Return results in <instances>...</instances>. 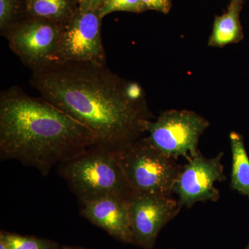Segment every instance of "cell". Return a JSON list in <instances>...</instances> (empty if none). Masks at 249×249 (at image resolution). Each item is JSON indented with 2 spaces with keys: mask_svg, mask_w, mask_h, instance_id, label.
I'll return each mask as SVG.
<instances>
[{
  "mask_svg": "<svg viewBox=\"0 0 249 249\" xmlns=\"http://www.w3.org/2000/svg\"><path fill=\"white\" fill-rule=\"evenodd\" d=\"M129 220L134 245L154 249L157 236L180 211L173 196L134 193L128 199Z\"/></svg>",
  "mask_w": 249,
  "mask_h": 249,
  "instance_id": "9c48e42d",
  "label": "cell"
},
{
  "mask_svg": "<svg viewBox=\"0 0 249 249\" xmlns=\"http://www.w3.org/2000/svg\"><path fill=\"white\" fill-rule=\"evenodd\" d=\"M73 1H74L75 3H76L77 6H78V8H79L80 7V6H82V5L83 4L85 0H73Z\"/></svg>",
  "mask_w": 249,
  "mask_h": 249,
  "instance_id": "44dd1931",
  "label": "cell"
},
{
  "mask_svg": "<svg viewBox=\"0 0 249 249\" xmlns=\"http://www.w3.org/2000/svg\"><path fill=\"white\" fill-rule=\"evenodd\" d=\"M96 145L90 129L43 98L17 86L0 94V154L47 176Z\"/></svg>",
  "mask_w": 249,
  "mask_h": 249,
  "instance_id": "7a4b0ae2",
  "label": "cell"
},
{
  "mask_svg": "<svg viewBox=\"0 0 249 249\" xmlns=\"http://www.w3.org/2000/svg\"><path fill=\"white\" fill-rule=\"evenodd\" d=\"M209 121L189 110L171 109L163 111L155 121L146 124L147 139L168 157L191 160L199 153L197 146L201 134L209 127Z\"/></svg>",
  "mask_w": 249,
  "mask_h": 249,
  "instance_id": "5b68a950",
  "label": "cell"
},
{
  "mask_svg": "<svg viewBox=\"0 0 249 249\" xmlns=\"http://www.w3.org/2000/svg\"><path fill=\"white\" fill-rule=\"evenodd\" d=\"M0 249H10L7 245L5 243L4 241L0 240Z\"/></svg>",
  "mask_w": 249,
  "mask_h": 249,
  "instance_id": "ffe728a7",
  "label": "cell"
},
{
  "mask_svg": "<svg viewBox=\"0 0 249 249\" xmlns=\"http://www.w3.org/2000/svg\"><path fill=\"white\" fill-rule=\"evenodd\" d=\"M104 0H85L84 3L78 8L82 11H89V10H99L102 6Z\"/></svg>",
  "mask_w": 249,
  "mask_h": 249,
  "instance_id": "ac0fdd59",
  "label": "cell"
},
{
  "mask_svg": "<svg viewBox=\"0 0 249 249\" xmlns=\"http://www.w3.org/2000/svg\"><path fill=\"white\" fill-rule=\"evenodd\" d=\"M60 249H86L83 247H73V246H63Z\"/></svg>",
  "mask_w": 249,
  "mask_h": 249,
  "instance_id": "d6986e66",
  "label": "cell"
},
{
  "mask_svg": "<svg viewBox=\"0 0 249 249\" xmlns=\"http://www.w3.org/2000/svg\"><path fill=\"white\" fill-rule=\"evenodd\" d=\"M83 205L80 214L116 240L133 244L128 199L110 196Z\"/></svg>",
  "mask_w": 249,
  "mask_h": 249,
  "instance_id": "30bf717a",
  "label": "cell"
},
{
  "mask_svg": "<svg viewBox=\"0 0 249 249\" xmlns=\"http://www.w3.org/2000/svg\"><path fill=\"white\" fill-rule=\"evenodd\" d=\"M42 98L91 130L96 145L119 153L142 138L151 121L143 90L107 65L55 62L32 72Z\"/></svg>",
  "mask_w": 249,
  "mask_h": 249,
  "instance_id": "6da1fadb",
  "label": "cell"
},
{
  "mask_svg": "<svg viewBox=\"0 0 249 249\" xmlns=\"http://www.w3.org/2000/svg\"><path fill=\"white\" fill-rule=\"evenodd\" d=\"M22 0H0V32L5 34L22 18ZM27 16V15H26ZM25 18V17H24Z\"/></svg>",
  "mask_w": 249,
  "mask_h": 249,
  "instance_id": "9a60e30c",
  "label": "cell"
},
{
  "mask_svg": "<svg viewBox=\"0 0 249 249\" xmlns=\"http://www.w3.org/2000/svg\"><path fill=\"white\" fill-rule=\"evenodd\" d=\"M223 153L214 158H206L200 152L181 166L173 187L178 196V205L191 208L196 202L217 201L220 193L214 183L227 179L222 163Z\"/></svg>",
  "mask_w": 249,
  "mask_h": 249,
  "instance_id": "ba28073f",
  "label": "cell"
},
{
  "mask_svg": "<svg viewBox=\"0 0 249 249\" xmlns=\"http://www.w3.org/2000/svg\"><path fill=\"white\" fill-rule=\"evenodd\" d=\"M230 142L232 152L231 188L248 196L249 199V159L243 137L237 132H232Z\"/></svg>",
  "mask_w": 249,
  "mask_h": 249,
  "instance_id": "4fadbf2b",
  "label": "cell"
},
{
  "mask_svg": "<svg viewBox=\"0 0 249 249\" xmlns=\"http://www.w3.org/2000/svg\"><path fill=\"white\" fill-rule=\"evenodd\" d=\"M0 240L4 241L10 249H60L58 243L47 239L1 231Z\"/></svg>",
  "mask_w": 249,
  "mask_h": 249,
  "instance_id": "5bb4252c",
  "label": "cell"
},
{
  "mask_svg": "<svg viewBox=\"0 0 249 249\" xmlns=\"http://www.w3.org/2000/svg\"><path fill=\"white\" fill-rule=\"evenodd\" d=\"M62 27L48 19L26 16L4 37L12 52L34 72L56 61Z\"/></svg>",
  "mask_w": 249,
  "mask_h": 249,
  "instance_id": "8992f818",
  "label": "cell"
},
{
  "mask_svg": "<svg viewBox=\"0 0 249 249\" xmlns=\"http://www.w3.org/2000/svg\"><path fill=\"white\" fill-rule=\"evenodd\" d=\"M26 14L63 26L78 9L73 0H25Z\"/></svg>",
  "mask_w": 249,
  "mask_h": 249,
  "instance_id": "7c38bea8",
  "label": "cell"
},
{
  "mask_svg": "<svg viewBox=\"0 0 249 249\" xmlns=\"http://www.w3.org/2000/svg\"><path fill=\"white\" fill-rule=\"evenodd\" d=\"M59 174L82 204L110 196L129 199L134 193L119 153L98 145L59 165Z\"/></svg>",
  "mask_w": 249,
  "mask_h": 249,
  "instance_id": "3957f363",
  "label": "cell"
},
{
  "mask_svg": "<svg viewBox=\"0 0 249 249\" xmlns=\"http://www.w3.org/2000/svg\"><path fill=\"white\" fill-rule=\"evenodd\" d=\"M147 11L152 10L163 14H168L171 10L172 0H142Z\"/></svg>",
  "mask_w": 249,
  "mask_h": 249,
  "instance_id": "e0dca14e",
  "label": "cell"
},
{
  "mask_svg": "<svg viewBox=\"0 0 249 249\" xmlns=\"http://www.w3.org/2000/svg\"><path fill=\"white\" fill-rule=\"evenodd\" d=\"M244 1L231 0L227 11L214 18L212 32L208 42L209 47L222 48L231 44L239 43L243 40L240 13Z\"/></svg>",
  "mask_w": 249,
  "mask_h": 249,
  "instance_id": "8fae6325",
  "label": "cell"
},
{
  "mask_svg": "<svg viewBox=\"0 0 249 249\" xmlns=\"http://www.w3.org/2000/svg\"><path fill=\"white\" fill-rule=\"evenodd\" d=\"M119 156L134 193L173 196L181 165L156 148L147 137L134 142L119 152Z\"/></svg>",
  "mask_w": 249,
  "mask_h": 249,
  "instance_id": "277c9868",
  "label": "cell"
},
{
  "mask_svg": "<svg viewBox=\"0 0 249 249\" xmlns=\"http://www.w3.org/2000/svg\"><path fill=\"white\" fill-rule=\"evenodd\" d=\"M247 249H249V247H248V248H247Z\"/></svg>",
  "mask_w": 249,
  "mask_h": 249,
  "instance_id": "7402d4cb",
  "label": "cell"
},
{
  "mask_svg": "<svg viewBox=\"0 0 249 249\" xmlns=\"http://www.w3.org/2000/svg\"><path fill=\"white\" fill-rule=\"evenodd\" d=\"M146 11V6L142 0H104L99 9L102 19L111 13L118 11L140 14Z\"/></svg>",
  "mask_w": 249,
  "mask_h": 249,
  "instance_id": "2e32d148",
  "label": "cell"
},
{
  "mask_svg": "<svg viewBox=\"0 0 249 249\" xmlns=\"http://www.w3.org/2000/svg\"><path fill=\"white\" fill-rule=\"evenodd\" d=\"M102 19L99 10L77 9L62 26L55 62L107 65L101 36Z\"/></svg>",
  "mask_w": 249,
  "mask_h": 249,
  "instance_id": "52a82bcc",
  "label": "cell"
}]
</instances>
